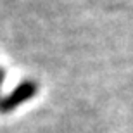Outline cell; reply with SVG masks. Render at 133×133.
<instances>
[{
	"mask_svg": "<svg viewBox=\"0 0 133 133\" xmlns=\"http://www.w3.org/2000/svg\"><path fill=\"white\" fill-rule=\"evenodd\" d=\"M4 79H5V71L0 68V88H2V85H4Z\"/></svg>",
	"mask_w": 133,
	"mask_h": 133,
	"instance_id": "7a4b0ae2",
	"label": "cell"
},
{
	"mask_svg": "<svg viewBox=\"0 0 133 133\" xmlns=\"http://www.w3.org/2000/svg\"><path fill=\"white\" fill-rule=\"evenodd\" d=\"M38 92V83L33 79H24L16 87L10 94L0 97V114H9L19 107L21 104L33 99Z\"/></svg>",
	"mask_w": 133,
	"mask_h": 133,
	"instance_id": "6da1fadb",
	"label": "cell"
}]
</instances>
